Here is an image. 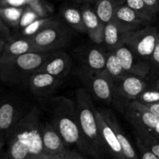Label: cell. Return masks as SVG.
I'll return each instance as SVG.
<instances>
[{"mask_svg":"<svg viewBox=\"0 0 159 159\" xmlns=\"http://www.w3.org/2000/svg\"><path fill=\"white\" fill-rule=\"evenodd\" d=\"M42 141L45 152L50 157L56 158L63 155L68 149L60 134L50 122L40 124Z\"/></svg>","mask_w":159,"mask_h":159,"instance_id":"obj_13","label":"cell"},{"mask_svg":"<svg viewBox=\"0 0 159 159\" xmlns=\"http://www.w3.org/2000/svg\"><path fill=\"white\" fill-rule=\"evenodd\" d=\"M137 100L144 105L159 102V91L155 88L148 89L147 87L146 89L140 95Z\"/></svg>","mask_w":159,"mask_h":159,"instance_id":"obj_29","label":"cell"},{"mask_svg":"<svg viewBox=\"0 0 159 159\" xmlns=\"http://www.w3.org/2000/svg\"><path fill=\"white\" fill-rule=\"evenodd\" d=\"M145 106L151 110L152 113H153L155 116L159 117V102H155V103L146 104Z\"/></svg>","mask_w":159,"mask_h":159,"instance_id":"obj_37","label":"cell"},{"mask_svg":"<svg viewBox=\"0 0 159 159\" xmlns=\"http://www.w3.org/2000/svg\"><path fill=\"white\" fill-rule=\"evenodd\" d=\"M20 113L16 106L11 102H3L0 104V134L5 138L7 137L16 123Z\"/></svg>","mask_w":159,"mask_h":159,"instance_id":"obj_20","label":"cell"},{"mask_svg":"<svg viewBox=\"0 0 159 159\" xmlns=\"http://www.w3.org/2000/svg\"><path fill=\"white\" fill-rule=\"evenodd\" d=\"M152 134L153 135V136L155 137L157 140H158L159 141V120H158V124H157L156 126H155V128H154Z\"/></svg>","mask_w":159,"mask_h":159,"instance_id":"obj_38","label":"cell"},{"mask_svg":"<svg viewBox=\"0 0 159 159\" xmlns=\"http://www.w3.org/2000/svg\"><path fill=\"white\" fill-rule=\"evenodd\" d=\"M137 138L141 140L143 144L148 148L155 155L159 158V141L157 140L149 132L143 130H135Z\"/></svg>","mask_w":159,"mask_h":159,"instance_id":"obj_28","label":"cell"},{"mask_svg":"<svg viewBox=\"0 0 159 159\" xmlns=\"http://www.w3.org/2000/svg\"><path fill=\"white\" fill-rule=\"evenodd\" d=\"M52 52V51H51ZM51 52H31L0 62V79L12 85H27Z\"/></svg>","mask_w":159,"mask_h":159,"instance_id":"obj_4","label":"cell"},{"mask_svg":"<svg viewBox=\"0 0 159 159\" xmlns=\"http://www.w3.org/2000/svg\"><path fill=\"white\" fill-rule=\"evenodd\" d=\"M4 144H5V138H3L2 136L0 135V151L2 149L3 146H4Z\"/></svg>","mask_w":159,"mask_h":159,"instance_id":"obj_40","label":"cell"},{"mask_svg":"<svg viewBox=\"0 0 159 159\" xmlns=\"http://www.w3.org/2000/svg\"><path fill=\"white\" fill-rule=\"evenodd\" d=\"M104 73L108 76L111 82L118 80L127 74L123 68L114 51L107 52V62Z\"/></svg>","mask_w":159,"mask_h":159,"instance_id":"obj_24","label":"cell"},{"mask_svg":"<svg viewBox=\"0 0 159 159\" xmlns=\"http://www.w3.org/2000/svg\"><path fill=\"white\" fill-rule=\"evenodd\" d=\"M143 1L153 12L154 15H156L159 12V0H143Z\"/></svg>","mask_w":159,"mask_h":159,"instance_id":"obj_36","label":"cell"},{"mask_svg":"<svg viewBox=\"0 0 159 159\" xmlns=\"http://www.w3.org/2000/svg\"><path fill=\"white\" fill-rule=\"evenodd\" d=\"M83 23L90 40L96 44L103 43V33L105 23H102L95 9L84 6L81 9Z\"/></svg>","mask_w":159,"mask_h":159,"instance_id":"obj_15","label":"cell"},{"mask_svg":"<svg viewBox=\"0 0 159 159\" xmlns=\"http://www.w3.org/2000/svg\"><path fill=\"white\" fill-rule=\"evenodd\" d=\"M79 2H82V3H90L91 0H78Z\"/></svg>","mask_w":159,"mask_h":159,"instance_id":"obj_41","label":"cell"},{"mask_svg":"<svg viewBox=\"0 0 159 159\" xmlns=\"http://www.w3.org/2000/svg\"><path fill=\"white\" fill-rule=\"evenodd\" d=\"M81 66L97 72L104 71L107 62V53L94 47H85L78 52Z\"/></svg>","mask_w":159,"mask_h":159,"instance_id":"obj_16","label":"cell"},{"mask_svg":"<svg viewBox=\"0 0 159 159\" xmlns=\"http://www.w3.org/2000/svg\"><path fill=\"white\" fill-rule=\"evenodd\" d=\"M72 61L66 52L61 50L51 52L37 71H42L64 79L71 73Z\"/></svg>","mask_w":159,"mask_h":159,"instance_id":"obj_11","label":"cell"},{"mask_svg":"<svg viewBox=\"0 0 159 159\" xmlns=\"http://www.w3.org/2000/svg\"><path fill=\"white\" fill-rule=\"evenodd\" d=\"M54 159H85V158L82 156L80 154H79L76 152H73V151L67 150L63 155L61 156L57 157V158Z\"/></svg>","mask_w":159,"mask_h":159,"instance_id":"obj_35","label":"cell"},{"mask_svg":"<svg viewBox=\"0 0 159 159\" xmlns=\"http://www.w3.org/2000/svg\"><path fill=\"white\" fill-rule=\"evenodd\" d=\"M31 52H37L31 37H12L10 40L7 41L4 50L0 54V62Z\"/></svg>","mask_w":159,"mask_h":159,"instance_id":"obj_18","label":"cell"},{"mask_svg":"<svg viewBox=\"0 0 159 159\" xmlns=\"http://www.w3.org/2000/svg\"><path fill=\"white\" fill-rule=\"evenodd\" d=\"M40 112L34 108L7 135L6 159H54L47 154L40 132Z\"/></svg>","mask_w":159,"mask_h":159,"instance_id":"obj_1","label":"cell"},{"mask_svg":"<svg viewBox=\"0 0 159 159\" xmlns=\"http://www.w3.org/2000/svg\"><path fill=\"white\" fill-rule=\"evenodd\" d=\"M120 26L126 31L134 30L141 28L146 22H144L135 11L124 3L120 6L115 12L113 18Z\"/></svg>","mask_w":159,"mask_h":159,"instance_id":"obj_19","label":"cell"},{"mask_svg":"<svg viewBox=\"0 0 159 159\" xmlns=\"http://www.w3.org/2000/svg\"><path fill=\"white\" fill-rule=\"evenodd\" d=\"M0 80H1V79H0Z\"/></svg>","mask_w":159,"mask_h":159,"instance_id":"obj_45","label":"cell"},{"mask_svg":"<svg viewBox=\"0 0 159 159\" xmlns=\"http://www.w3.org/2000/svg\"><path fill=\"white\" fill-rule=\"evenodd\" d=\"M98 0H91V1H90V3H93V4H96V2H97Z\"/></svg>","mask_w":159,"mask_h":159,"instance_id":"obj_43","label":"cell"},{"mask_svg":"<svg viewBox=\"0 0 159 159\" xmlns=\"http://www.w3.org/2000/svg\"><path fill=\"white\" fill-rule=\"evenodd\" d=\"M99 110L102 113L105 120L110 124V127L114 130L115 134L117 137L118 141L120 144L123 154H124L125 159H140L138 154L135 152L134 148L132 146L131 143L130 142V141L126 137L125 134H124V130L121 128L114 113L110 110H103V109H102V110Z\"/></svg>","mask_w":159,"mask_h":159,"instance_id":"obj_17","label":"cell"},{"mask_svg":"<svg viewBox=\"0 0 159 159\" xmlns=\"http://www.w3.org/2000/svg\"><path fill=\"white\" fill-rule=\"evenodd\" d=\"M77 75L91 96L107 103L113 102L116 93L111 81L104 71L97 72L80 66Z\"/></svg>","mask_w":159,"mask_h":159,"instance_id":"obj_6","label":"cell"},{"mask_svg":"<svg viewBox=\"0 0 159 159\" xmlns=\"http://www.w3.org/2000/svg\"><path fill=\"white\" fill-rule=\"evenodd\" d=\"M137 146L139 151V158L140 159H159L150 149L146 147L142 141L137 138Z\"/></svg>","mask_w":159,"mask_h":159,"instance_id":"obj_32","label":"cell"},{"mask_svg":"<svg viewBox=\"0 0 159 159\" xmlns=\"http://www.w3.org/2000/svg\"><path fill=\"white\" fill-rule=\"evenodd\" d=\"M0 135H1V134H0ZM1 136H2V135H1Z\"/></svg>","mask_w":159,"mask_h":159,"instance_id":"obj_44","label":"cell"},{"mask_svg":"<svg viewBox=\"0 0 159 159\" xmlns=\"http://www.w3.org/2000/svg\"><path fill=\"white\" fill-rule=\"evenodd\" d=\"M126 33L114 19L105 23L103 43L108 48L109 51H114L124 44Z\"/></svg>","mask_w":159,"mask_h":159,"instance_id":"obj_21","label":"cell"},{"mask_svg":"<svg viewBox=\"0 0 159 159\" xmlns=\"http://www.w3.org/2000/svg\"><path fill=\"white\" fill-rule=\"evenodd\" d=\"M59 20L51 16L41 17L34 20L33 23L21 29V36L20 37H31L40 31L43 30L45 28L51 26L57 23Z\"/></svg>","mask_w":159,"mask_h":159,"instance_id":"obj_26","label":"cell"},{"mask_svg":"<svg viewBox=\"0 0 159 159\" xmlns=\"http://www.w3.org/2000/svg\"><path fill=\"white\" fill-rule=\"evenodd\" d=\"M155 88L157 89H158V91H159V79H158V81H157L156 82H155Z\"/></svg>","mask_w":159,"mask_h":159,"instance_id":"obj_42","label":"cell"},{"mask_svg":"<svg viewBox=\"0 0 159 159\" xmlns=\"http://www.w3.org/2000/svg\"><path fill=\"white\" fill-rule=\"evenodd\" d=\"M6 43H7L6 40H2V39H0V54H1V53L2 52L3 50H4Z\"/></svg>","mask_w":159,"mask_h":159,"instance_id":"obj_39","label":"cell"},{"mask_svg":"<svg viewBox=\"0 0 159 159\" xmlns=\"http://www.w3.org/2000/svg\"><path fill=\"white\" fill-rule=\"evenodd\" d=\"M96 115L99 125V133L107 151H108L115 159H125L120 144L113 129L105 120L102 113L98 109H96Z\"/></svg>","mask_w":159,"mask_h":159,"instance_id":"obj_14","label":"cell"},{"mask_svg":"<svg viewBox=\"0 0 159 159\" xmlns=\"http://www.w3.org/2000/svg\"><path fill=\"white\" fill-rule=\"evenodd\" d=\"M150 62L152 65V68L154 67L159 74V39L150 58Z\"/></svg>","mask_w":159,"mask_h":159,"instance_id":"obj_34","label":"cell"},{"mask_svg":"<svg viewBox=\"0 0 159 159\" xmlns=\"http://www.w3.org/2000/svg\"><path fill=\"white\" fill-rule=\"evenodd\" d=\"M126 0H98L95 10L102 23H107L113 18L116 9L125 3Z\"/></svg>","mask_w":159,"mask_h":159,"instance_id":"obj_23","label":"cell"},{"mask_svg":"<svg viewBox=\"0 0 159 159\" xmlns=\"http://www.w3.org/2000/svg\"><path fill=\"white\" fill-rule=\"evenodd\" d=\"M12 38L11 34V29L5 23L0 16V39L9 41Z\"/></svg>","mask_w":159,"mask_h":159,"instance_id":"obj_33","label":"cell"},{"mask_svg":"<svg viewBox=\"0 0 159 159\" xmlns=\"http://www.w3.org/2000/svg\"><path fill=\"white\" fill-rule=\"evenodd\" d=\"M63 79L42 71L34 73L28 81V88L37 97L46 98L55 92Z\"/></svg>","mask_w":159,"mask_h":159,"instance_id":"obj_12","label":"cell"},{"mask_svg":"<svg viewBox=\"0 0 159 159\" xmlns=\"http://www.w3.org/2000/svg\"><path fill=\"white\" fill-rule=\"evenodd\" d=\"M24 9L23 6H0V16L10 29L17 28Z\"/></svg>","mask_w":159,"mask_h":159,"instance_id":"obj_25","label":"cell"},{"mask_svg":"<svg viewBox=\"0 0 159 159\" xmlns=\"http://www.w3.org/2000/svg\"><path fill=\"white\" fill-rule=\"evenodd\" d=\"M112 85L116 96L127 101L137 100L148 87L143 78L130 74L112 82Z\"/></svg>","mask_w":159,"mask_h":159,"instance_id":"obj_10","label":"cell"},{"mask_svg":"<svg viewBox=\"0 0 159 159\" xmlns=\"http://www.w3.org/2000/svg\"><path fill=\"white\" fill-rule=\"evenodd\" d=\"M38 18H40V17H39L36 14V12L27 5L26 6H25L24 11H23V15H22L19 27H20V29H23L25 26L30 24L31 23H33L34 20H36Z\"/></svg>","mask_w":159,"mask_h":159,"instance_id":"obj_30","label":"cell"},{"mask_svg":"<svg viewBox=\"0 0 159 159\" xmlns=\"http://www.w3.org/2000/svg\"><path fill=\"white\" fill-rule=\"evenodd\" d=\"M75 106L81 130L90 152L95 158L102 156L107 151L99 130L96 107L92 101V96L84 88H80L75 93Z\"/></svg>","mask_w":159,"mask_h":159,"instance_id":"obj_3","label":"cell"},{"mask_svg":"<svg viewBox=\"0 0 159 159\" xmlns=\"http://www.w3.org/2000/svg\"><path fill=\"white\" fill-rule=\"evenodd\" d=\"M63 21L73 30L82 34H87L82 19V10L75 6H66L61 10Z\"/></svg>","mask_w":159,"mask_h":159,"instance_id":"obj_22","label":"cell"},{"mask_svg":"<svg viewBox=\"0 0 159 159\" xmlns=\"http://www.w3.org/2000/svg\"><path fill=\"white\" fill-rule=\"evenodd\" d=\"M158 39L159 33L156 28L147 26L126 33L124 44L140 57L150 61Z\"/></svg>","mask_w":159,"mask_h":159,"instance_id":"obj_7","label":"cell"},{"mask_svg":"<svg viewBox=\"0 0 159 159\" xmlns=\"http://www.w3.org/2000/svg\"><path fill=\"white\" fill-rule=\"evenodd\" d=\"M28 6L36 12L40 18L48 16V9L47 6L40 0H30Z\"/></svg>","mask_w":159,"mask_h":159,"instance_id":"obj_31","label":"cell"},{"mask_svg":"<svg viewBox=\"0 0 159 159\" xmlns=\"http://www.w3.org/2000/svg\"><path fill=\"white\" fill-rule=\"evenodd\" d=\"M126 117L133 125L134 130H145L151 134L159 120V117L138 100H132L128 102Z\"/></svg>","mask_w":159,"mask_h":159,"instance_id":"obj_8","label":"cell"},{"mask_svg":"<svg viewBox=\"0 0 159 159\" xmlns=\"http://www.w3.org/2000/svg\"><path fill=\"white\" fill-rule=\"evenodd\" d=\"M66 25L58 20L31 37L37 52H51L68 45L71 40V32Z\"/></svg>","mask_w":159,"mask_h":159,"instance_id":"obj_5","label":"cell"},{"mask_svg":"<svg viewBox=\"0 0 159 159\" xmlns=\"http://www.w3.org/2000/svg\"><path fill=\"white\" fill-rule=\"evenodd\" d=\"M114 52L127 74L144 79L150 73L152 69L150 61L140 57L125 44L119 47Z\"/></svg>","mask_w":159,"mask_h":159,"instance_id":"obj_9","label":"cell"},{"mask_svg":"<svg viewBox=\"0 0 159 159\" xmlns=\"http://www.w3.org/2000/svg\"><path fill=\"white\" fill-rule=\"evenodd\" d=\"M48 106L50 123L60 134L66 145H75L90 155L81 130L75 102L65 96H57L50 99Z\"/></svg>","mask_w":159,"mask_h":159,"instance_id":"obj_2","label":"cell"},{"mask_svg":"<svg viewBox=\"0 0 159 159\" xmlns=\"http://www.w3.org/2000/svg\"><path fill=\"white\" fill-rule=\"evenodd\" d=\"M125 4L131 8L146 23L152 21L155 15L146 6L143 0H126Z\"/></svg>","mask_w":159,"mask_h":159,"instance_id":"obj_27","label":"cell"}]
</instances>
